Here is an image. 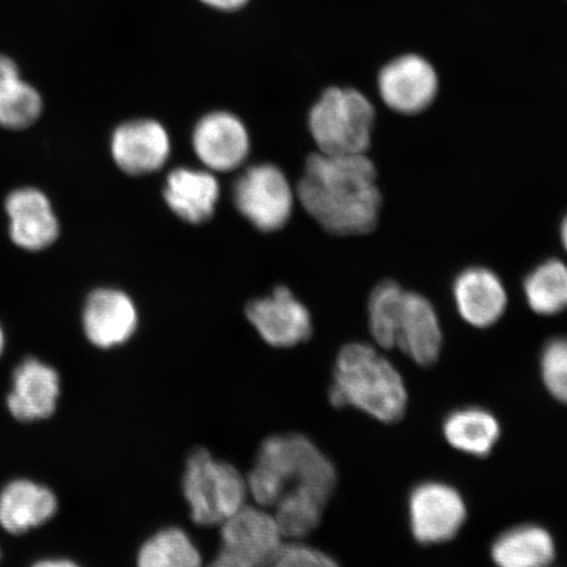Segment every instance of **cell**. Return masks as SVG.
<instances>
[{
  "instance_id": "23",
  "label": "cell",
  "mask_w": 567,
  "mask_h": 567,
  "mask_svg": "<svg viewBox=\"0 0 567 567\" xmlns=\"http://www.w3.org/2000/svg\"><path fill=\"white\" fill-rule=\"evenodd\" d=\"M137 567H204L202 553L181 528H163L142 544Z\"/></svg>"
},
{
  "instance_id": "2",
  "label": "cell",
  "mask_w": 567,
  "mask_h": 567,
  "mask_svg": "<svg viewBox=\"0 0 567 567\" xmlns=\"http://www.w3.org/2000/svg\"><path fill=\"white\" fill-rule=\"evenodd\" d=\"M297 197L310 217L336 236H361L379 221L378 173L365 154L309 155Z\"/></svg>"
},
{
  "instance_id": "9",
  "label": "cell",
  "mask_w": 567,
  "mask_h": 567,
  "mask_svg": "<svg viewBox=\"0 0 567 567\" xmlns=\"http://www.w3.org/2000/svg\"><path fill=\"white\" fill-rule=\"evenodd\" d=\"M219 529V550L246 567H268L286 544L272 513L248 503Z\"/></svg>"
},
{
  "instance_id": "25",
  "label": "cell",
  "mask_w": 567,
  "mask_h": 567,
  "mask_svg": "<svg viewBox=\"0 0 567 567\" xmlns=\"http://www.w3.org/2000/svg\"><path fill=\"white\" fill-rule=\"evenodd\" d=\"M542 379L549 394L567 405V338H555L542 354Z\"/></svg>"
},
{
  "instance_id": "14",
  "label": "cell",
  "mask_w": 567,
  "mask_h": 567,
  "mask_svg": "<svg viewBox=\"0 0 567 567\" xmlns=\"http://www.w3.org/2000/svg\"><path fill=\"white\" fill-rule=\"evenodd\" d=\"M138 313L122 290L102 288L89 296L83 310L84 334L99 349L109 350L127 342L136 332Z\"/></svg>"
},
{
  "instance_id": "20",
  "label": "cell",
  "mask_w": 567,
  "mask_h": 567,
  "mask_svg": "<svg viewBox=\"0 0 567 567\" xmlns=\"http://www.w3.org/2000/svg\"><path fill=\"white\" fill-rule=\"evenodd\" d=\"M492 558L496 567H549L556 558V544L547 529L522 524L496 538Z\"/></svg>"
},
{
  "instance_id": "21",
  "label": "cell",
  "mask_w": 567,
  "mask_h": 567,
  "mask_svg": "<svg viewBox=\"0 0 567 567\" xmlns=\"http://www.w3.org/2000/svg\"><path fill=\"white\" fill-rule=\"evenodd\" d=\"M42 112L39 91L20 78L10 56L0 54V126L21 131L38 122Z\"/></svg>"
},
{
  "instance_id": "6",
  "label": "cell",
  "mask_w": 567,
  "mask_h": 567,
  "mask_svg": "<svg viewBox=\"0 0 567 567\" xmlns=\"http://www.w3.org/2000/svg\"><path fill=\"white\" fill-rule=\"evenodd\" d=\"M375 112L358 90L331 87L309 113V130L319 153L365 154L371 146Z\"/></svg>"
},
{
  "instance_id": "1",
  "label": "cell",
  "mask_w": 567,
  "mask_h": 567,
  "mask_svg": "<svg viewBox=\"0 0 567 567\" xmlns=\"http://www.w3.org/2000/svg\"><path fill=\"white\" fill-rule=\"evenodd\" d=\"M246 480L255 505L272 513L286 542H302L321 524L338 476L310 439L289 432L260 444Z\"/></svg>"
},
{
  "instance_id": "7",
  "label": "cell",
  "mask_w": 567,
  "mask_h": 567,
  "mask_svg": "<svg viewBox=\"0 0 567 567\" xmlns=\"http://www.w3.org/2000/svg\"><path fill=\"white\" fill-rule=\"evenodd\" d=\"M233 202L255 228L269 233L289 221L295 194L279 167L261 163L248 167L234 183Z\"/></svg>"
},
{
  "instance_id": "12",
  "label": "cell",
  "mask_w": 567,
  "mask_h": 567,
  "mask_svg": "<svg viewBox=\"0 0 567 567\" xmlns=\"http://www.w3.org/2000/svg\"><path fill=\"white\" fill-rule=\"evenodd\" d=\"M197 158L209 172L229 173L243 166L250 153V136L240 118L229 112H212L193 134Z\"/></svg>"
},
{
  "instance_id": "26",
  "label": "cell",
  "mask_w": 567,
  "mask_h": 567,
  "mask_svg": "<svg viewBox=\"0 0 567 567\" xmlns=\"http://www.w3.org/2000/svg\"><path fill=\"white\" fill-rule=\"evenodd\" d=\"M268 567H340L334 558L302 542H286Z\"/></svg>"
},
{
  "instance_id": "13",
  "label": "cell",
  "mask_w": 567,
  "mask_h": 567,
  "mask_svg": "<svg viewBox=\"0 0 567 567\" xmlns=\"http://www.w3.org/2000/svg\"><path fill=\"white\" fill-rule=\"evenodd\" d=\"M111 152L124 173L145 175L166 165L172 144L165 126L155 120L140 118L126 122L113 132Z\"/></svg>"
},
{
  "instance_id": "4",
  "label": "cell",
  "mask_w": 567,
  "mask_h": 567,
  "mask_svg": "<svg viewBox=\"0 0 567 567\" xmlns=\"http://www.w3.org/2000/svg\"><path fill=\"white\" fill-rule=\"evenodd\" d=\"M370 330L382 349H399L421 367H430L442 351L441 322L432 303L400 284L384 281L368 302Z\"/></svg>"
},
{
  "instance_id": "27",
  "label": "cell",
  "mask_w": 567,
  "mask_h": 567,
  "mask_svg": "<svg viewBox=\"0 0 567 567\" xmlns=\"http://www.w3.org/2000/svg\"><path fill=\"white\" fill-rule=\"evenodd\" d=\"M200 2L219 11H236L243 9L248 0H200Z\"/></svg>"
},
{
  "instance_id": "18",
  "label": "cell",
  "mask_w": 567,
  "mask_h": 567,
  "mask_svg": "<svg viewBox=\"0 0 567 567\" xmlns=\"http://www.w3.org/2000/svg\"><path fill=\"white\" fill-rule=\"evenodd\" d=\"M59 499L51 488L31 480H16L0 493V526L11 535H23L51 520Z\"/></svg>"
},
{
  "instance_id": "31",
  "label": "cell",
  "mask_w": 567,
  "mask_h": 567,
  "mask_svg": "<svg viewBox=\"0 0 567 567\" xmlns=\"http://www.w3.org/2000/svg\"><path fill=\"white\" fill-rule=\"evenodd\" d=\"M4 349V334L2 328H0V354H2Z\"/></svg>"
},
{
  "instance_id": "24",
  "label": "cell",
  "mask_w": 567,
  "mask_h": 567,
  "mask_svg": "<svg viewBox=\"0 0 567 567\" xmlns=\"http://www.w3.org/2000/svg\"><path fill=\"white\" fill-rule=\"evenodd\" d=\"M524 292L535 313H563L567 309V266L557 259L544 261L524 281Z\"/></svg>"
},
{
  "instance_id": "10",
  "label": "cell",
  "mask_w": 567,
  "mask_h": 567,
  "mask_svg": "<svg viewBox=\"0 0 567 567\" xmlns=\"http://www.w3.org/2000/svg\"><path fill=\"white\" fill-rule=\"evenodd\" d=\"M246 316L261 339L279 349L303 343L313 332L309 310L287 287L248 303Z\"/></svg>"
},
{
  "instance_id": "22",
  "label": "cell",
  "mask_w": 567,
  "mask_h": 567,
  "mask_svg": "<svg viewBox=\"0 0 567 567\" xmlns=\"http://www.w3.org/2000/svg\"><path fill=\"white\" fill-rule=\"evenodd\" d=\"M445 441L467 455L485 457L501 436V425L485 409L466 408L453 411L443 424Z\"/></svg>"
},
{
  "instance_id": "30",
  "label": "cell",
  "mask_w": 567,
  "mask_h": 567,
  "mask_svg": "<svg viewBox=\"0 0 567 567\" xmlns=\"http://www.w3.org/2000/svg\"><path fill=\"white\" fill-rule=\"evenodd\" d=\"M561 240H563V246L567 252V215L564 218V221L561 225Z\"/></svg>"
},
{
  "instance_id": "15",
  "label": "cell",
  "mask_w": 567,
  "mask_h": 567,
  "mask_svg": "<svg viewBox=\"0 0 567 567\" xmlns=\"http://www.w3.org/2000/svg\"><path fill=\"white\" fill-rule=\"evenodd\" d=\"M60 394V374L53 367L31 358L13 372L7 408L20 422L48 420L54 414Z\"/></svg>"
},
{
  "instance_id": "8",
  "label": "cell",
  "mask_w": 567,
  "mask_h": 567,
  "mask_svg": "<svg viewBox=\"0 0 567 567\" xmlns=\"http://www.w3.org/2000/svg\"><path fill=\"white\" fill-rule=\"evenodd\" d=\"M411 532L417 543L443 544L463 529L467 509L463 496L444 482H423L409 499Z\"/></svg>"
},
{
  "instance_id": "3",
  "label": "cell",
  "mask_w": 567,
  "mask_h": 567,
  "mask_svg": "<svg viewBox=\"0 0 567 567\" xmlns=\"http://www.w3.org/2000/svg\"><path fill=\"white\" fill-rule=\"evenodd\" d=\"M329 400L337 409L354 408L373 420L392 424L405 415V381L396 368L365 343H351L338 353Z\"/></svg>"
},
{
  "instance_id": "28",
  "label": "cell",
  "mask_w": 567,
  "mask_h": 567,
  "mask_svg": "<svg viewBox=\"0 0 567 567\" xmlns=\"http://www.w3.org/2000/svg\"><path fill=\"white\" fill-rule=\"evenodd\" d=\"M205 567H246L243 564L236 561V559L225 555L221 550H218L217 556L213 558V561Z\"/></svg>"
},
{
  "instance_id": "19",
  "label": "cell",
  "mask_w": 567,
  "mask_h": 567,
  "mask_svg": "<svg viewBox=\"0 0 567 567\" xmlns=\"http://www.w3.org/2000/svg\"><path fill=\"white\" fill-rule=\"evenodd\" d=\"M163 197L183 221L200 225L215 215L219 184L207 169L179 167L168 174Z\"/></svg>"
},
{
  "instance_id": "29",
  "label": "cell",
  "mask_w": 567,
  "mask_h": 567,
  "mask_svg": "<svg viewBox=\"0 0 567 567\" xmlns=\"http://www.w3.org/2000/svg\"><path fill=\"white\" fill-rule=\"evenodd\" d=\"M31 567H82V566L78 565L74 561H71V559L48 558V559H41V561L35 563Z\"/></svg>"
},
{
  "instance_id": "11",
  "label": "cell",
  "mask_w": 567,
  "mask_h": 567,
  "mask_svg": "<svg viewBox=\"0 0 567 567\" xmlns=\"http://www.w3.org/2000/svg\"><path fill=\"white\" fill-rule=\"evenodd\" d=\"M437 76L431 63L415 54L403 55L381 70L379 90L390 110L415 115L429 109L437 94Z\"/></svg>"
},
{
  "instance_id": "16",
  "label": "cell",
  "mask_w": 567,
  "mask_h": 567,
  "mask_svg": "<svg viewBox=\"0 0 567 567\" xmlns=\"http://www.w3.org/2000/svg\"><path fill=\"white\" fill-rule=\"evenodd\" d=\"M12 243L27 251H41L52 246L60 224L51 202L35 188H19L6 198Z\"/></svg>"
},
{
  "instance_id": "17",
  "label": "cell",
  "mask_w": 567,
  "mask_h": 567,
  "mask_svg": "<svg viewBox=\"0 0 567 567\" xmlns=\"http://www.w3.org/2000/svg\"><path fill=\"white\" fill-rule=\"evenodd\" d=\"M461 317L473 328L486 329L498 322L507 307V293L491 269L474 267L461 272L453 286Z\"/></svg>"
},
{
  "instance_id": "5",
  "label": "cell",
  "mask_w": 567,
  "mask_h": 567,
  "mask_svg": "<svg viewBox=\"0 0 567 567\" xmlns=\"http://www.w3.org/2000/svg\"><path fill=\"white\" fill-rule=\"evenodd\" d=\"M183 493L190 517L200 527H221L247 505V480L236 466L197 449L190 453L183 476Z\"/></svg>"
}]
</instances>
